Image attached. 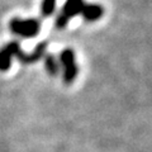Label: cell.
Segmentation results:
<instances>
[{
  "label": "cell",
  "mask_w": 152,
  "mask_h": 152,
  "mask_svg": "<svg viewBox=\"0 0 152 152\" xmlns=\"http://www.w3.org/2000/svg\"><path fill=\"white\" fill-rule=\"evenodd\" d=\"M9 28H10L12 33L22 38H33L41 31V22L36 18H13L9 23Z\"/></svg>",
  "instance_id": "cell-1"
},
{
  "label": "cell",
  "mask_w": 152,
  "mask_h": 152,
  "mask_svg": "<svg viewBox=\"0 0 152 152\" xmlns=\"http://www.w3.org/2000/svg\"><path fill=\"white\" fill-rule=\"evenodd\" d=\"M84 5H85L84 0H66L65 5L62 8V12L58 14V17L56 19V27L58 29L65 28L71 18L81 14Z\"/></svg>",
  "instance_id": "cell-2"
},
{
  "label": "cell",
  "mask_w": 152,
  "mask_h": 152,
  "mask_svg": "<svg viewBox=\"0 0 152 152\" xmlns=\"http://www.w3.org/2000/svg\"><path fill=\"white\" fill-rule=\"evenodd\" d=\"M60 64L64 66V81L70 85L74 83L75 77L79 74L77 65L75 62V53L71 48H65L60 53Z\"/></svg>",
  "instance_id": "cell-3"
},
{
  "label": "cell",
  "mask_w": 152,
  "mask_h": 152,
  "mask_svg": "<svg viewBox=\"0 0 152 152\" xmlns=\"http://www.w3.org/2000/svg\"><path fill=\"white\" fill-rule=\"evenodd\" d=\"M22 51L19 42L12 41L0 48V71H8L12 66L13 57H17Z\"/></svg>",
  "instance_id": "cell-4"
},
{
  "label": "cell",
  "mask_w": 152,
  "mask_h": 152,
  "mask_svg": "<svg viewBox=\"0 0 152 152\" xmlns=\"http://www.w3.org/2000/svg\"><path fill=\"white\" fill-rule=\"evenodd\" d=\"M46 48H47V43L46 42H41L39 45L36 46V48L33 50L31 53H26V52H23V50L19 52L17 58L20 61L22 64H34L37 62V61L41 60V57L45 55L46 52Z\"/></svg>",
  "instance_id": "cell-5"
},
{
  "label": "cell",
  "mask_w": 152,
  "mask_h": 152,
  "mask_svg": "<svg viewBox=\"0 0 152 152\" xmlns=\"http://www.w3.org/2000/svg\"><path fill=\"white\" fill-rule=\"evenodd\" d=\"M103 14H104V8L98 5V4H85L81 10V15L88 22L98 20L99 18L103 17Z\"/></svg>",
  "instance_id": "cell-6"
},
{
  "label": "cell",
  "mask_w": 152,
  "mask_h": 152,
  "mask_svg": "<svg viewBox=\"0 0 152 152\" xmlns=\"http://www.w3.org/2000/svg\"><path fill=\"white\" fill-rule=\"evenodd\" d=\"M45 66H46L47 72H48L50 75L55 76V75L58 74L60 64H58V61L55 58V56L47 55V56H46V58H45Z\"/></svg>",
  "instance_id": "cell-7"
},
{
  "label": "cell",
  "mask_w": 152,
  "mask_h": 152,
  "mask_svg": "<svg viewBox=\"0 0 152 152\" xmlns=\"http://www.w3.org/2000/svg\"><path fill=\"white\" fill-rule=\"evenodd\" d=\"M56 8V0H43L42 1V7H41V14L42 17H51L55 12Z\"/></svg>",
  "instance_id": "cell-8"
}]
</instances>
